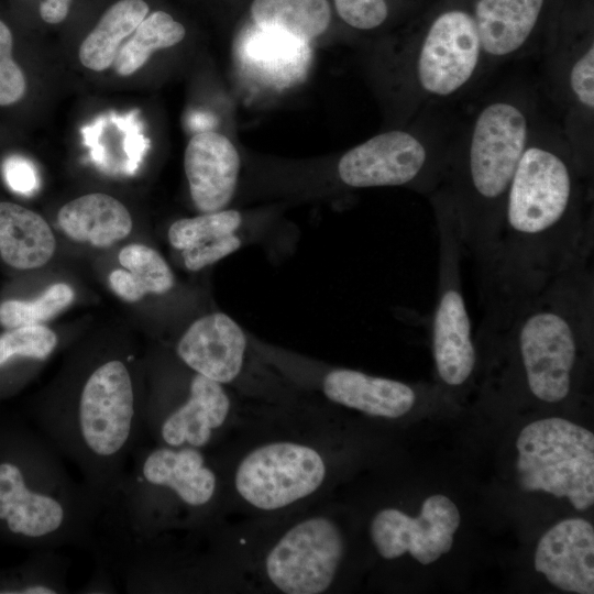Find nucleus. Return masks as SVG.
I'll return each instance as SVG.
<instances>
[{
	"instance_id": "nucleus-1",
	"label": "nucleus",
	"mask_w": 594,
	"mask_h": 594,
	"mask_svg": "<svg viewBox=\"0 0 594 594\" xmlns=\"http://www.w3.org/2000/svg\"><path fill=\"white\" fill-rule=\"evenodd\" d=\"M592 173L560 127L536 121L512 178L480 299L541 284L592 261Z\"/></svg>"
},
{
	"instance_id": "nucleus-2",
	"label": "nucleus",
	"mask_w": 594,
	"mask_h": 594,
	"mask_svg": "<svg viewBox=\"0 0 594 594\" xmlns=\"http://www.w3.org/2000/svg\"><path fill=\"white\" fill-rule=\"evenodd\" d=\"M536 101L522 84L483 100L451 138L441 182L428 196L453 216L476 275L491 256L512 178L538 120Z\"/></svg>"
},
{
	"instance_id": "nucleus-3",
	"label": "nucleus",
	"mask_w": 594,
	"mask_h": 594,
	"mask_svg": "<svg viewBox=\"0 0 594 594\" xmlns=\"http://www.w3.org/2000/svg\"><path fill=\"white\" fill-rule=\"evenodd\" d=\"M480 301L482 340L514 350L535 398L549 404L565 399L593 334V260L536 286Z\"/></svg>"
},
{
	"instance_id": "nucleus-4",
	"label": "nucleus",
	"mask_w": 594,
	"mask_h": 594,
	"mask_svg": "<svg viewBox=\"0 0 594 594\" xmlns=\"http://www.w3.org/2000/svg\"><path fill=\"white\" fill-rule=\"evenodd\" d=\"M0 443V529L36 550L94 549L105 504L73 479L44 439Z\"/></svg>"
},
{
	"instance_id": "nucleus-5",
	"label": "nucleus",
	"mask_w": 594,
	"mask_h": 594,
	"mask_svg": "<svg viewBox=\"0 0 594 594\" xmlns=\"http://www.w3.org/2000/svg\"><path fill=\"white\" fill-rule=\"evenodd\" d=\"M402 85L410 113L466 92L486 63L475 21L462 8L437 13L400 51Z\"/></svg>"
},
{
	"instance_id": "nucleus-6",
	"label": "nucleus",
	"mask_w": 594,
	"mask_h": 594,
	"mask_svg": "<svg viewBox=\"0 0 594 594\" xmlns=\"http://www.w3.org/2000/svg\"><path fill=\"white\" fill-rule=\"evenodd\" d=\"M450 141L421 118L417 129L386 131L344 153L338 174L352 188L409 186L429 196L441 182Z\"/></svg>"
},
{
	"instance_id": "nucleus-7",
	"label": "nucleus",
	"mask_w": 594,
	"mask_h": 594,
	"mask_svg": "<svg viewBox=\"0 0 594 594\" xmlns=\"http://www.w3.org/2000/svg\"><path fill=\"white\" fill-rule=\"evenodd\" d=\"M517 473L525 491L568 497L574 508L594 503V435L559 417L527 425L517 439Z\"/></svg>"
},
{
	"instance_id": "nucleus-8",
	"label": "nucleus",
	"mask_w": 594,
	"mask_h": 594,
	"mask_svg": "<svg viewBox=\"0 0 594 594\" xmlns=\"http://www.w3.org/2000/svg\"><path fill=\"white\" fill-rule=\"evenodd\" d=\"M438 230V288L431 316V345L440 380L464 385L476 364V348L461 276L464 255L457 222L442 204L430 200Z\"/></svg>"
},
{
	"instance_id": "nucleus-9",
	"label": "nucleus",
	"mask_w": 594,
	"mask_h": 594,
	"mask_svg": "<svg viewBox=\"0 0 594 594\" xmlns=\"http://www.w3.org/2000/svg\"><path fill=\"white\" fill-rule=\"evenodd\" d=\"M543 48L546 92L562 116L561 130L580 165L592 173L594 38L590 28L556 30Z\"/></svg>"
},
{
	"instance_id": "nucleus-10",
	"label": "nucleus",
	"mask_w": 594,
	"mask_h": 594,
	"mask_svg": "<svg viewBox=\"0 0 594 594\" xmlns=\"http://www.w3.org/2000/svg\"><path fill=\"white\" fill-rule=\"evenodd\" d=\"M326 475L320 454L293 442H273L250 452L235 473L243 499L263 510L293 504L318 490Z\"/></svg>"
},
{
	"instance_id": "nucleus-11",
	"label": "nucleus",
	"mask_w": 594,
	"mask_h": 594,
	"mask_svg": "<svg viewBox=\"0 0 594 594\" xmlns=\"http://www.w3.org/2000/svg\"><path fill=\"white\" fill-rule=\"evenodd\" d=\"M343 556L333 521L315 517L289 529L266 558L271 582L287 594H318L332 583Z\"/></svg>"
},
{
	"instance_id": "nucleus-12",
	"label": "nucleus",
	"mask_w": 594,
	"mask_h": 594,
	"mask_svg": "<svg viewBox=\"0 0 594 594\" xmlns=\"http://www.w3.org/2000/svg\"><path fill=\"white\" fill-rule=\"evenodd\" d=\"M217 476L198 448L138 446L117 492L170 495L177 503L200 509L213 498Z\"/></svg>"
},
{
	"instance_id": "nucleus-13",
	"label": "nucleus",
	"mask_w": 594,
	"mask_h": 594,
	"mask_svg": "<svg viewBox=\"0 0 594 594\" xmlns=\"http://www.w3.org/2000/svg\"><path fill=\"white\" fill-rule=\"evenodd\" d=\"M460 525L455 504L444 495L428 497L418 517L395 508L381 510L371 524V537L378 553L395 559L409 552L422 564H429L450 551Z\"/></svg>"
},
{
	"instance_id": "nucleus-14",
	"label": "nucleus",
	"mask_w": 594,
	"mask_h": 594,
	"mask_svg": "<svg viewBox=\"0 0 594 594\" xmlns=\"http://www.w3.org/2000/svg\"><path fill=\"white\" fill-rule=\"evenodd\" d=\"M547 0H475V21L486 67L521 58L536 51Z\"/></svg>"
},
{
	"instance_id": "nucleus-15",
	"label": "nucleus",
	"mask_w": 594,
	"mask_h": 594,
	"mask_svg": "<svg viewBox=\"0 0 594 594\" xmlns=\"http://www.w3.org/2000/svg\"><path fill=\"white\" fill-rule=\"evenodd\" d=\"M535 569L560 590L594 593V529L581 518L564 519L539 540Z\"/></svg>"
},
{
	"instance_id": "nucleus-16",
	"label": "nucleus",
	"mask_w": 594,
	"mask_h": 594,
	"mask_svg": "<svg viewBox=\"0 0 594 594\" xmlns=\"http://www.w3.org/2000/svg\"><path fill=\"white\" fill-rule=\"evenodd\" d=\"M229 409L230 400L221 384L196 373L186 399L144 427L162 446L201 449L224 424Z\"/></svg>"
},
{
	"instance_id": "nucleus-17",
	"label": "nucleus",
	"mask_w": 594,
	"mask_h": 594,
	"mask_svg": "<svg viewBox=\"0 0 594 594\" xmlns=\"http://www.w3.org/2000/svg\"><path fill=\"white\" fill-rule=\"evenodd\" d=\"M184 167L191 199L200 212L219 211L230 202L240 156L227 136L211 131L195 134L186 146Z\"/></svg>"
},
{
	"instance_id": "nucleus-18",
	"label": "nucleus",
	"mask_w": 594,
	"mask_h": 594,
	"mask_svg": "<svg viewBox=\"0 0 594 594\" xmlns=\"http://www.w3.org/2000/svg\"><path fill=\"white\" fill-rule=\"evenodd\" d=\"M245 346L239 324L228 315L217 312L196 320L180 338L176 351L193 371L224 384L240 373Z\"/></svg>"
},
{
	"instance_id": "nucleus-19",
	"label": "nucleus",
	"mask_w": 594,
	"mask_h": 594,
	"mask_svg": "<svg viewBox=\"0 0 594 594\" xmlns=\"http://www.w3.org/2000/svg\"><path fill=\"white\" fill-rule=\"evenodd\" d=\"M323 392L337 404L385 418L404 416L417 402L416 391L403 382L346 369L331 371Z\"/></svg>"
},
{
	"instance_id": "nucleus-20",
	"label": "nucleus",
	"mask_w": 594,
	"mask_h": 594,
	"mask_svg": "<svg viewBox=\"0 0 594 594\" xmlns=\"http://www.w3.org/2000/svg\"><path fill=\"white\" fill-rule=\"evenodd\" d=\"M237 210H219L175 221L168 229L170 245L182 252L189 271H199L237 251L240 239L234 234L241 224Z\"/></svg>"
},
{
	"instance_id": "nucleus-21",
	"label": "nucleus",
	"mask_w": 594,
	"mask_h": 594,
	"mask_svg": "<svg viewBox=\"0 0 594 594\" xmlns=\"http://www.w3.org/2000/svg\"><path fill=\"white\" fill-rule=\"evenodd\" d=\"M57 221L72 240L100 249L125 239L133 228L128 208L103 193H91L68 201L59 209Z\"/></svg>"
},
{
	"instance_id": "nucleus-22",
	"label": "nucleus",
	"mask_w": 594,
	"mask_h": 594,
	"mask_svg": "<svg viewBox=\"0 0 594 594\" xmlns=\"http://www.w3.org/2000/svg\"><path fill=\"white\" fill-rule=\"evenodd\" d=\"M56 250L55 237L38 213L13 202L0 201V256L18 270L45 265Z\"/></svg>"
},
{
	"instance_id": "nucleus-23",
	"label": "nucleus",
	"mask_w": 594,
	"mask_h": 594,
	"mask_svg": "<svg viewBox=\"0 0 594 594\" xmlns=\"http://www.w3.org/2000/svg\"><path fill=\"white\" fill-rule=\"evenodd\" d=\"M144 0H120L112 4L79 46L84 67L103 72L112 66L124 41L148 14Z\"/></svg>"
},
{
	"instance_id": "nucleus-24",
	"label": "nucleus",
	"mask_w": 594,
	"mask_h": 594,
	"mask_svg": "<svg viewBox=\"0 0 594 594\" xmlns=\"http://www.w3.org/2000/svg\"><path fill=\"white\" fill-rule=\"evenodd\" d=\"M118 260L123 270L112 271L109 284L124 301L136 302L146 294H165L174 286V275L168 264L147 245L129 244L120 250Z\"/></svg>"
},
{
	"instance_id": "nucleus-25",
	"label": "nucleus",
	"mask_w": 594,
	"mask_h": 594,
	"mask_svg": "<svg viewBox=\"0 0 594 594\" xmlns=\"http://www.w3.org/2000/svg\"><path fill=\"white\" fill-rule=\"evenodd\" d=\"M251 14L262 30L300 41L322 34L331 20L328 0H254Z\"/></svg>"
},
{
	"instance_id": "nucleus-26",
	"label": "nucleus",
	"mask_w": 594,
	"mask_h": 594,
	"mask_svg": "<svg viewBox=\"0 0 594 594\" xmlns=\"http://www.w3.org/2000/svg\"><path fill=\"white\" fill-rule=\"evenodd\" d=\"M185 34L184 25L168 13L155 11L147 14L121 45L112 67L119 76H131L147 63L155 51L178 44Z\"/></svg>"
},
{
	"instance_id": "nucleus-27",
	"label": "nucleus",
	"mask_w": 594,
	"mask_h": 594,
	"mask_svg": "<svg viewBox=\"0 0 594 594\" xmlns=\"http://www.w3.org/2000/svg\"><path fill=\"white\" fill-rule=\"evenodd\" d=\"M75 299L74 289L65 283L47 287L34 300L9 299L0 304V324L6 329L38 324L51 320Z\"/></svg>"
},
{
	"instance_id": "nucleus-28",
	"label": "nucleus",
	"mask_w": 594,
	"mask_h": 594,
	"mask_svg": "<svg viewBox=\"0 0 594 594\" xmlns=\"http://www.w3.org/2000/svg\"><path fill=\"white\" fill-rule=\"evenodd\" d=\"M57 345L56 333L42 323L8 329L0 334V369L18 360L43 362Z\"/></svg>"
},
{
	"instance_id": "nucleus-29",
	"label": "nucleus",
	"mask_w": 594,
	"mask_h": 594,
	"mask_svg": "<svg viewBox=\"0 0 594 594\" xmlns=\"http://www.w3.org/2000/svg\"><path fill=\"white\" fill-rule=\"evenodd\" d=\"M13 37L10 29L0 20V106L21 100L26 91V80L12 57Z\"/></svg>"
},
{
	"instance_id": "nucleus-30",
	"label": "nucleus",
	"mask_w": 594,
	"mask_h": 594,
	"mask_svg": "<svg viewBox=\"0 0 594 594\" xmlns=\"http://www.w3.org/2000/svg\"><path fill=\"white\" fill-rule=\"evenodd\" d=\"M339 16L358 30H374L388 18L386 0H334Z\"/></svg>"
},
{
	"instance_id": "nucleus-31",
	"label": "nucleus",
	"mask_w": 594,
	"mask_h": 594,
	"mask_svg": "<svg viewBox=\"0 0 594 594\" xmlns=\"http://www.w3.org/2000/svg\"><path fill=\"white\" fill-rule=\"evenodd\" d=\"M7 184L16 193L30 195L37 186L36 173L30 162L11 156L3 165Z\"/></svg>"
},
{
	"instance_id": "nucleus-32",
	"label": "nucleus",
	"mask_w": 594,
	"mask_h": 594,
	"mask_svg": "<svg viewBox=\"0 0 594 594\" xmlns=\"http://www.w3.org/2000/svg\"><path fill=\"white\" fill-rule=\"evenodd\" d=\"M72 0H43L40 15L46 23L57 24L68 15Z\"/></svg>"
}]
</instances>
